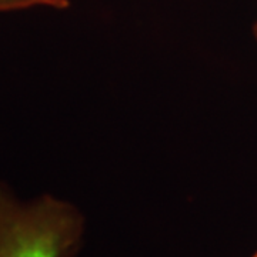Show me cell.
I'll use <instances>...</instances> for the list:
<instances>
[{
    "mask_svg": "<svg viewBox=\"0 0 257 257\" xmlns=\"http://www.w3.org/2000/svg\"><path fill=\"white\" fill-rule=\"evenodd\" d=\"M250 257H257V250H256V251H254V253H253V254H251V256H250Z\"/></svg>",
    "mask_w": 257,
    "mask_h": 257,
    "instance_id": "obj_4",
    "label": "cell"
},
{
    "mask_svg": "<svg viewBox=\"0 0 257 257\" xmlns=\"http://www.w3.org/2000/svg\"><path fill=\"white\" fill-rule=\"evenodd\" d=\"M86 236V217L53 194L20 197L0 180V257H76Z\"/></svg>",
    "mask_w": 257,
    "mask_h": 257,
    "instance_id": "obj_1",
    "label": "cell"
},
{
    "mask_svg": "<svg viewBox=\"0 0 257 257\" xmlns=\"http://www.w3.org/2000/svg\"><path fill=\"white\" fill-rule=\"evenodd\" d=\"M253 37H254V40H256L257 43V20L254 22V25H253Z\"/></svg>",
    "mask_w": 257,
    "mask_h": 257,
    "instance_id": "obj_3",
    "label": "cell"
},
{
    "mask_svg": "<svg viewBox=\"0 0 257 257\" xmlns=\"http://www.w3.org/2000/svg\"><path fill=\"white\" fill-rule=\"evenodd\" d=\"M69 6L70 0H0V12H18L33 8L64 10Z\"/></svg>",
    "mask_w": 257,
    "mask_h": 257,
    "instance_id": "obj_2",
    "label": "cell"
}]
</instances>
